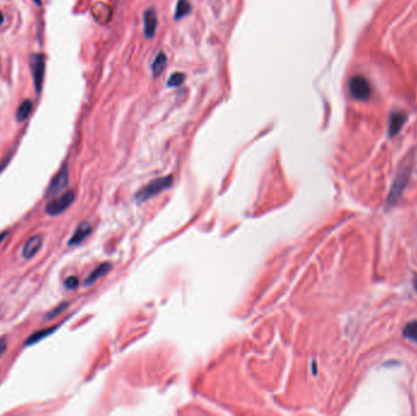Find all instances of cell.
Wrapping results in <instances>:
<instances>
[{
  "mask_svg": "<svg viewBox=\"0 0 417 416\" xmlns=\"http://www.w3.org/2000/svg\"><path fill=\"white\" fill-rule=\"evenodd\" d=\"M172 185V176H166V177L156 178L150 183H148L145 187L137 193L136 198L138 202H146L148 199L153 198V196L159 194V193L167 189L168 187Z\"/></svg>",
  "mask_w": 417,
  "mask_h": 416,
  "instance_id": "obj_1",
  "label": "cell"
},
{
  "mask_svg": "<svg viewBox=\"0 0 417 416\" xmlns=\"http://www.w3.org/2000/svg\"><path fill=\"white\" fill-rule=\"evenodd\" d=\"M349 92L351 97L357 100H366L371 97V86L364 76H353L349 81Z\"/></svg>",
  "mask_w": 417,
  "mask_h": 416,
  "instance_id": "obj_2",
  "label": "cell"
},
{
  "mask_svg": "<svg viewBox=\"0 0 417 416\" xmlns=\"http://www.w3.org/2000/svg\"><path fill=\"white\" fill-rule=\"evenodd\" d=\"M73 201L74 193L72 191H67L59 196V198L48 203L47 206H45V211H47L48 215L56 216L61 214V212H64L67 208H70V205L72 204Z\"/></svg>",
  "mask_w": 417,
  "mask_h": 416,
  "instance_id": "obj_3",
  "label": "cell"
},
{
  "mask_svg": "<svg viewBox=\"0 0 417 416\" xmlns=\"http://www.w3.org/2000/svg\"><path fill=\"white\" fill-rule=\"evenodd\" d=\"M31 70L33 75L34 87L37 93L42 89V84L44 80V70H45V58L42 54H34L31 57Z\"/></svg>",
  "mask_w": 417,
  "mask_h": 416,
  "instance_id": "obj_4",
  "label": "cell"
},
{
  "mask_svg": "<svg viewBox=\"0 0 417 416\" xmlns=\"http://www.w3.org/2000/svg\"><path fill=\"white\" fill-rule=\"evenodd\" d=\"M68 186V169L66 165L61 168L60 171L56 173V176L51 179L50 185L47 189V196H54L60 194L65 191Z\"/></svg>",
  "mask_w": 417,
  "mask_h": 416,
  "instance_id": "obj_5",
  "label": "cell"
},
{
  "mask_svg": "<svg viewBox=\"0 0 417 416\" xmlns=\"http://www.w3.org/2000/svg\"><path fill=\"white\" fill-rule=\"evenodd\" d=\"M42 245H43V237H42V234L33 236V237H31L26 242L24 248H22V257L26 260H29V259L33 258L41 250Z\"/></svg>",
  "mask_w": 417,
  "mask_h": 416,
  "instance_id": "obj_6",
  "label": "cell"
},
{
  "mask_svg": "<svg viewBox=\"0 0 417 416\" xmlns=\"http://www.w3.org/2000/svg\"><path fill=\"white\" fill-rule=\"evenodd\" d=\"M143 20H144V34L146 38H153L154 37L156 28H158V15H156V11L154 9H148L145 10L144 16H143Z\"/></svg>",
  "mask_w": 417,
  "mask_h": 416,
  "instance_id": "obj_7",
  "label": "cell"
},
{
  "mask_svg": "<svg viewBox=\"0 0 417 416\" xmlns=\"http://www.w3.org/2000/svg\"><path fill=\"white\" fill-rule=\"evenodd\" d=\"M90 232H92V226L89 225V222L87 221L81 222V224L78 225V227L76 228V231H74L73 236L70 238V241H68V245H70V247H73V245L82 243L84 239L90 234Z\"/></svg>",
  "mask_w": 417,
  "mask_h": 416,
  "instance_id": "obj_8",
  "label": "cell"
},
{
  "mask_svg": "<svg viewBox=\"0 0 417 416\" xmlns=\"http://www.w3.org/2000/svg\"><path fill=\"white\" fill-rule=\"evenodd\" d=\"M406 182H408V175H406V173L405 175L402 173V175L398 176V178L394 182L392 191H390V194L388 196V203H394L398 199V196L402 194V191L404 187H405Z\"/></svg>",
  "mask_w": 417,
  "mask_h": 416,
  "instance_id": "obj_9",
  "label": "cell"
},
{
  "mask_svg": "<svg viewBox=\"0 0 417 416\" xmlns=\"http://www.w3.org/2000/svg\"><path fill=\"white\" fill-rule=\"evenodd\" d=\"M110 267H111V265H110L109 263H104L102 265H99V266H98L96 270H93L92 274H90L89 276L86 278V281H84V286H90V284H93L97 280H99L100 277H103L104 275H106L107 273H109Z\"/></svg>",
  "mask_w": 417,
  "mask_h": 416,
  "instance_id": "obj_10",
  "label": "cell"
},
{
  "mask_svg": "<svg viewBox=\"0 0 417 416\" xmlns=\"http://www.w3.org/2000/svg\"><path fill=\"white\" fill-rule=\"evenodd\" d=\"M166 64H167V57H166V54L164 53V51H160V53L156 55L154 61H153V64H151L153 76L158 77L159 75H161V72L164 71Z\"/></svg>",
  "mask_w": 417,
  "mask_h": 416,
  "instance_id": "obj_11",
  "label": "cell"
},
{
  "mask_svg": "<svg viewBox=\"0 0 417 416\" xmlns=\"http://www.w3.org/2000/svg\"><path fill=\"white\" fill-rule=\"evenodd\" d=\"M56 329H58V327L55 326V327H50V329H45V330L37 331V332H34L33 335L29 336L28 338L26 339L25 346H33V345H35V343L41 342V340L43 339V338H45V337L50 336L51 333H53L54 331L56 330Z\"/></svg>",
  "mask_w": 417,
  "mask_h": 416,
  "instance_id": "obj_12",
  "label": "cell"
},
{
  "mask_svg": "<svg viewBox=\"0 0 417 416\" xmlns=\"http://www.w3.org/2000/svg\"><path fill=\"white\" fill-rule=\"evenodd\" d=\"M32 109H33V103H32L31 100L22 101L21 105L17 107V111H16V119H17V121H20V122H24V121L31 115Z\"/></svg>",
  "mask_w": 417,
  "mask_h": 416,
  "instance_id": "obj_13",
  "label": "cell"
},
{
  "mask_svg": "<svg viewBox=\"0 0 417 416\" xmlns=\"http://www.w3.org/2000/svg\"><path fill=\"white\" fill-rule=\"evenodd\" d=\"M405 119H406V116L402 113L394 114V115L392 116V119H390V123H389V134H390V136H395V134L399 132L400 129H402V126L404 124V122H405Z\"/></svg>",
  "mask_w": 417,
  "mask_h": 416,
  "instance_id": "obj_14",
  "label": "cell"
},
{
  "mask_svg": "<svg viewBox=\"0 0 417 416\" xmlns=\"http://www.w3.org/2000/svg\"><path fill=\"white\" fill-rule=\"evenodd\" d=\"M191 9H192V6L188 0H178L177 6H176L175 19L176 20L183 19L184 16H187L188 14H189Z\"/></svg>",
  "mask_w": 417,
  "mask_h": 416,
  "instance_id": "obj_15",
  "label": "cell"
},
{
  "mask_svg": "<svg viewBox=\"0 0 417 416\" xmlns=\"http://www.w3.org/2000/svg\"><path fill=\"white\" fill-rule=\"evenodd\" d=\"M403 335L405 338L413 340V342L417 343V321L409 322L408 325L404 327Z\"/></svg>",
  "mask_w": 417,
  "mask_h": 416,
  "instance_id": "obj_16",
  "label": "cell"
},
{
  "mask_svg": "<svg viewBox=\"0 0 417 416\" xmlns=\"http://www.w3.org/2000/svg\"><path fill=\"white\" fill-rule=\"evenodd\" d=\"M184 80H185L184 74H182V72H175L174 75H171L170 80H168V82H167V86L168 87H178L183 83Z\"/></svg>",
  "mask_w": 417,
  "mask_h": 416,
  "instance_id": "obj_17",
  "label": "cell"
},
{
  "mask_svg": "<svg viewBox=\"0 0 417 416\" xmlns=\"http://www.w3.org/2000/svg\"><path fill=\"white\" fill-rule=\"evenodd\" d=\"M67 305H68L67 303H61L60 305H58L56 308H54V309L51 310V311H49L47 315L44 316V319H45V320H54V319H56V317H58L59 315H60V314L63 313V311H64L65 309H66Z\"/></svg>",
  "mask_w": 417,
  "mask_h": 416,
  "instance_id": "obj_18",
  "label": "cell"
},
{
  "mask_svg": "<svg viewBox=\"0 0 417 416\" xmlns=\"http://www.w3.org/2000/svg\"><path fill=\"white\" fill-rule=\"evenodd\" d=\"M78 283H80V281H78V278L76 276H70L66 278V281H65V287H66L67 290H76Z\"/></svg>",
  "mask_w": 417,
  "mask_h": 416,
  "instance_id": "obj_19",
  "label": "cell"
},
{
  "mask_svg": "<svg viewBox=\"0 0 417 416\" xmlns=\"http://www.w3.org/2000/svg\"><path fill=\"white\" fill-rule=\"evenodd\" d=\"M6 348H8V340H6L5 337L0 338V356L5 353Z\"/></svg>",
  "mask_w": 417,
  "mask_h": 416,
  "instance_id": "obj_20",
  "label": "cell"
},
{
  "mask_svg": "<svg viewBox=\"0 0 417 416\" xmlns=\"http://www.w3.org/2000/svg\"><path fill=\"white\" fill-rule=\"evenodd\" d=\"M6 236H8V231H5V232H3V233H0V243H2V242L4 241Z\"/></svg>",
  "mask_w": 417,
  "mask_h": 416,
  "instance_id": "obj_21",
  "label": "cell"
},
{
  "mask_svg": "<svg viewBox=\"0 0 417 416\" xmlns=\"http://www.w3.org/2000/svg\"><path fill=\"white\" fill-rule=\"evenodd\" d=\"M3 24H4V14L0 11V26H2Z\"/></svg>",
  "mask_w": 417,
  "mask_h": 416,
  "instance_id": "obj_22",
  "label": "cell"
},
{
  "mask_svg": "<svg viewBox=\"0 0 417 416\" xmlns=\"http://www.w3.org/2000/svg\"><path fill=\"white\" fill-rule=\"evenodd\" d=\"M413 286H415V290L417 291V277L415 278V281H413Z\"/></svg>",
  "mask_w": 417,
  "mask_h": 416,
  "instance_id": "obj_23",
  "label": "cell"
},
{
  "mask_svg": "<svg viewBox=\"0 0 417 416\" xmlns=\"http://www.w3.org/2000/svg\"><path fill=\"white\" fill-rule=\"evenodd\" d=\"M33 2L35 3V4H38V5H41V0H33Z\"/></svg>",
  "mask_w": 417,
  "mask_h": 416,
  "instance_id": "obj_24",
  "label": "cell"
}]
</instances>
